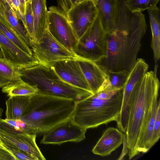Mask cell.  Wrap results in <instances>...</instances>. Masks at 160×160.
Instances as JSON below:
<instances>
[{
  "label": "cell",
  "instance_id": "cell-33",
  "mask_svg": "<svg viewBox=\"0 0 160 160\" xmlns=\"http://www.w3.org/2000/svg\"><path fill=\"white\" fill-rule=\"evenodd\" d=\"M122 144H123V149L120 156L118 158V160L122 159L128 152V150L127 146V139L125 133H124L123 141Z\"/></svg>",
  "mask_w": 160,
  "mask_h": 160
},
{
  "label": "cell",
  "instance_id": "cell-13",
  "mask_svg": "<svg viewBox=\"0 0 160 160\" xmlns=\"http://www.w3.org/2000/svg\"><path fill=\"white\" fill-rule=\"evenodd\" d=\"M148 64L142 58L137 61L128 74L122 88L123 98L122 106L118 120V123L122 125H126L128 115V103L131 93L134 88L148 71Z\"/></svg>",
  "mask_w": 160,
  "mask_h": 160
},
{
  "label": "cell",
  "instance_id": "cell-12",
  "mask_svg": "<svg viewBox=\"0 0 160 160\" xmlns=\"http://www.w3.org/2000/svg\"><path fill=\"white\" fill-rule=\"evenodd\" d=\"M50 68L61 79L67 83L92 92L76 58L56 61Z\"/></svg>",
  "mask_w": 160,
  "mask_h": 160
},
{
  "label": "cell",
  "instance_id": "cell-32",
  "mask_svg": "<svg viewBox=\"0 0 160 160\" xmlns=\"http://www.w3.org/2000/svg\"><path fill=\"white\" fill-rule=\"evenodd\" d=\"M0 160H16L15 157L0 145Z\"/></svg>",
  "mask_w": 160,
  "mask_h": 160
},
{
  "label": "cell",
  "instance_id": "cell-35",
  "mask_svg": "<svg viewBox=\"0 0 160 160\" xmlns=\"http://www.w3.org/2000/svg\"><path fill=\"white\" fill-rule=\"evenodd\" d=\"M3 111V109L2 108H0V120L1 119V117L2 115Z\"/></svg>",
  "mask_w": 160,
  "mask_h": 160
},
{
  "label": "cell",
  "instance_id": "cell-38",
  "mask_svg": "<svg viewBox=\"0 0 160 160\" xmlns=\"http://www.w3.org/2000/svg\"><path fill=\"white\" fill-rule=\"evenodd\" d=\"M7 2H8V3L10 4L11 6L12 4V1L11 0H6Z\"/></svg>",
  "mask_w": 160,
  "mask_h": 160
},
{
  "label": "cell",
  "instance_id": "cell-18",
  "mask_svg": "<svg viewBox=\"0 0 160 160\" xmlns=\"http://www.w3.org/2000/svg\"><path fill=\"white\" fill-rule=\"evenodd\" d=\"M0 10L4 20L31 48V40L23 25L19 22L15 12L6 0H0Z\"/></svg>",
  "mask_w": 160,
  "mask_h": 160
},
{
  "label": "cell",
  "instance_id": "cell-9",
  "mask_svg": "<svg viewBox=\"0 0 160 160\" xmlns=\"http://www.w3.org/2000/svg\"><path fill=\"white\" fill-rule=\"evenodd\" d=\"M48 14L47 29L49 32L62 45L74 53L78 40L65 14L56 7L52 6Z\"/></svg>",
  "mask_w": 160,
  "mask_h": 160
},
{
  "label": "cell",
  "instance_id": "cell-16",
  "mask_svg": "<svg viewBox=\"0 0 160 160\" xmlns=\"http://www.w3.org/2000/svg\"><path fill=\"white\" fill-rule=\"evenodd\" d=\"M77 60L92 92L94 93L100 88L108 78L106 70L94 61L77 57Z\"/></svg>",
  "mask_w": 160,
  "mask_h": 160
},
{
  "label": "cell",
  "instance_id": "cell-10",
  "mask_svg": "<svg viewBox=\"0 0 160 160\" xmlns=\"http://www.w3.org/2000/svg\"><path fill=\"white\" fill-rule=\"evenodd\" d=\"M98 14L95 4L91 0L78 2L65 13L78 40L92 24Z\"/></svg>",
  "mask_w": 160,
  "mask_h": 160
},
{
  "label": "cell",
  "instance_id": "cell-22",
  "mask_svg": "<svg viewBox=\"0 0 160 160\" xmlns=\"http://www.w3.org/2000/svg\"><path fill=\"white\" fill-rule=\"evenodd\" d=\"M115 0H95L94 3L106 32L114 26V10Z\"/></svg>",
  "mask_w": 160,
  "mask_h": 160
},
{
  "label": "cell",
  "instance_id": "cell-3",
  "mask_svg": "<svg viewBox=\"0 0 160 160\" xmlns=\"http://www.w3.org/2000/svg\"><path fill=\"white\" fill-rule=\"evenodd\" d=\"M76 102L38 92L31 95L24 115L20 119L29 132L43 135L59 123L71 118Z\"/></svg>",
  "mask_w": 160,
  "mask_h": 160
},
{
  "label": "cell",
  "instance_id": "cell-24",
  "mask_svg": "<svg viewBox=\"0 0 160 160\" xmlns=\"http://www.w3.org/2000/svg\"><path fill=\"white\" fill-rule=\"evenodd\" d=\"M0 29L16 45L28 55L33 56L31 48L5 20L0 16Z\"/></svg>",
  "mask_w": 160,
  "mask_h": 160
},
{
  "label": "cell",
  "instance_id": "cell-7",
  "mask_svg": "<svg viewBox=\"0 0 160 160\" xmlns=\"http://www.w3.org/2000/svg\"><path fill=\"white\" fill-rule=\"evenodd\" d=\"M33 56L39 64L50 67L55 62L75 58V54L62 45L47 29L37 42L32 44Z\"/></svg>",
  "mask_w": 160,
  "mask_h": 160
},
{
  "label": "cell",
  "instance_id": "cell-21",
  "mask_svg": "<svg viewBox=\"0 0 160 160\" xmlns=\"http://www.w3.org/2000/svg\"><path fill=\"white\" fill-rule=\"evenodd\" d=\"M23 68L0 56V88L21 78Z\"/></svg>",
  "mask_w": 160,
  "mask_h": 160
},
{
  "label": "cell",
  "instance_id": "cell-40",
  "mask_svg": "<svg viewBox=\"0 0 160 160\" xmlns=\"http://www.w3.org/2000/svg\"></svg>",
  "mask_w": 160,
  "mask_h": 160
},
{
  "label": "cell",
  "instance_id": "cell-8",
  "mask_svg": "<svg viewBox=\"0 0 160 160\" xmlns=\"http://www.w3.org/2000/svg\"><path fill=\"white\" fill-rule=\"evenodd\" d=\"M36 134L17 130L0 120V141L18 147L37 160L46 159L37 145Z\"/></svg>",
  "mask_w": 160,
  "mask_h": 160
},
{
  "label": "cell",
  "instance_id": "cell-37",
  "mask_svg": "<svg viewBox=\"0 0 160 160\" xmlns=\"http://www.w3.org/2000/svg\"><path fill=\"white\" fill-rule=\"evenodd\" d=\"M0 16L4 19V17L3 15L0 10Z\"/></svg>",
  "mask_w": 160,
  "mask_h": 160
},
{
  "label": "cell",
  "instance_id": "cell-28",
  "mask_svg": "<svg viewBox=\"0 0 160 160\" xmlns=\"http://www.w3.org/2000/svg\"><path fill=\"white\" fill-rule=\"evenodd\" d=\"M25 18V28L31 40L32 44L34 40V19L32 9L31 1L26 6Z\"/></svg>",
  "mask_w": 160,
  "mask_h": 160
},
{
  "label": "cell",
  "instance_id": "cell-39",
  "mask_svg": "<svg viewBox=\"0 0 160 160\" xmlns=\"http://www.w3.org/2000/svg\"><path fill=\"white\" fill-rule=\"evenodd\" d=\"M83 0H78L79 2H80V1H83ZM92 0V1H93L94 2V1H95V0Z\"/></svg>",
  "mask_w": 160,
  "mask_h": 160
},
{
  "label": "cell",
  "instance_id": "cell-11",
  "mask_svg": "<svg viewBox=\"0 0 160 160\" xmlns=\"http://www.w3.org/2000/svg\"><path fill=\"white\" fill-rule=\"evenodd\" d=\"M87 131V129L75 123L70 118L44 133L40 143L60 145L69 142H79L85 138Z\"/></svg>",
  "mask_w": 160,
  "mask_h": 160
},
{
  "label": "cell",
  "instance_id": "cell-5",
  "mask_svg": "<svg viewBox=\"0 0 160 160\" xmlns=\"http://www.w3.org/2000/svg\"><path fill=\"white\" fill-rule=\"evenodd\" d=\"M21 78L24 81L35 86L38 92L77 102L93 93L75 87L61 79L49 67L38 64L22 69Z\"/></svg>",
  "mask_w": 160,
  "mask_h": 160
},
{
  "label": "cell",
  "instance_id": "cell-1",
  "mask_svg": "<svg viewBox=\"0 0 160 160\" xmlns=\"http://www.w3.org/2000/svg\"><path fill=\"white\" fill-rule=\"evenodd\" d=\"M126 0H115L114 26L106 32V57L98 62L108 72L128 74L135 64L147 28L144 15L132 12Z\"/></svg>",
  "mask_w": 160,
  "mask_h": 160
},
{
  "label": "cell",
  "instance_id": "cell-15",
  "mask_svg": "<svg viewBox=\"0 0 160 160\" xmlns=\"http://www.w3.org/2000/svg\"><path fill=\"white\" fill-rule=\"evenodd\" d=\"M124 133L119 129L110 127L106 129L92 150L102 157L108 156L122 143Z\"/></svg>",
  "mask_w": 160,
  "mask_h": 160
},
{
  "label": "cell",
  "instance_id": "cell-23",
  "mask_svg": "<svg viewBox=\"0 0 160 160\" xmlns=\"http://www.w3.org/2000/svg\"><path fill=\"white\" fill-rule=\"evenodd\" d=\"M2 91L10 97L30 96L37 93L38 90L35 86L31 85L21 78L3 87Z\"/></svg>",
  "mask_w": 160,
  "mask_h": 160
},
{
  "label": "cell",
  "instance_id": "cell-14",
  "mask_svg": "<svg viewBox=\"0 0 160 160\" xmlns=\"http://www.w3.org/2000/svg\"><path fill=\"white\" fill-rule=\"evenodd\" d=\"M0 56L23 68L39 64L33 56H30L22 50L8 38L0 29Z\"/></svg>",
  "mask_w": 160,
  "mask_h": 160
},
{
  "label": "cell",
  "instance_id": "cell-26",
  "mask_svg": "<svg viewBox=\"0 0 160 160\" xmlns=\"http://www.w3.org/2000/svg\"><path fill=\"white\" fill-rule=\"evenodd\" d=\"M159 0H126L125 3L132 12H142L157 7Z\"/></svg>",
  "mask_w": 160,
  "mask_h": 160
},
{
  "label": "cell",
  "instance_id": "cell-34",
  "mask_svg": "<svg viewBox=\"0 0 160 160\" xmlns=\"http://www.w3.org/2000/svg\"><path fill=\"white\" fill-rule=\"evenodd\" d=\"M21 4L20 10L22 14L25 16L26 7L25 0H19Z\"/></svg>",
  "mask_w": 160,
  "mask_h": 160
},
{
  "label": "cell",
  "instance_id": "cell-31",
  "mask_svg": "<svg viewBox=\"0 0 160 160\" xmlns=\"http://www.w3.org/2000/svg\"><path fill=\"white\" fill-rule=\"evenodd\" d=\"M58 8L66 13L71 8L79 1L78 0H57Z\"/></svg>",
  "mask_w": 160,
  "mask_h": 160
},
{
  "label": "cell",
  "instance_id": "cell-20",
  "mask_svg": "<svg viewBox=\"0 0 160 160\" xmlns=\"http://www.w3.org/2000/svg\"><path fill=\"white\" fill-rule=\"evenodd\" d=\"M30 96L9 97L6 101V118L13 119H21L25 114L28 107Z\"/></svg>",
  "mask_w": 160,
  "mask_h": 160
},
{
  "label": "cell",
  "instance_id": "cell-25",
  "mask_svg": "<svg viewBox=\"0 0 160 160\" xmlns=\"http://www.w3.org/2000/svg\"><path fill=\"white\" fill-rule=\"evenodd\" d=\"M160 103L158 96L155 98L153 104L150 119L147 125L142 140L140 144L139 152L145 153L150 149L149 144L155 121L157 108Z\"/></svg>",
  "mask_w": 160,
  "mask_h": 160
},
{
  "label": "cell",
  "instance_id": "cell-30",
  "mask_svg": "<svg viewBox=\"0 0 160 160\" xmlns=\"http://www.w3.org/2000/svg\"><path fill=\"white\" fill-rule=\"evenodd\" d=\"M160 137V103L157 108L155 121L150 139V149L158 140Z\"/></svg>",
  "mask_w": 160,
  "mask_h": 160
},
{
  "label": "cell",
  "instance_id": "cell-27",
  "mask_svg": "<svg viewBox=\"0 0 160 160\" xmlns=\"http://www.w3.org/2000/svg\"><path fill=\"white\" fill-rule=\"evenodd\" d=\"M0 145L11 153L16 160H37L32 156L15 146L1 142Z\"/></svg>",
  "mask_w": 160,
  "mask_h": 160
},
{
  "label": "cell",
  "instance_id": "cell-36",
  "mask_svg": "<svg viewBox=\"0 0 160 160\" xmlns=\"http://www.w3.org/2000/svg\"><path fill=\"white\" fill-rule=\"evenodd\" d=\"M31 1V0H25L26 7L27 5Z\"/></svg>",
  "mask_w": 160,
  "mask_h": 160
},
{
  "label": "cell",
  "instance_id": "cell-4",
  "mask_svg": "<svg viewBox=\"0 0 160 160\" xmlns=\"http://www.w3.org/2000/svg\"><path fill=\"white\" fill-rule=\"evenodd\" d=\"M122 98V88L98 91L76 102L71 118L75 123L87 129L116 122L121 110Z\"/></svg>",
  "mask_w": 160,
  "mask_h": 160
},
{
  "label": "cell",
  "instance_id": "cell-29",
  "mask_svg": "<svg viewBox=\"0 0 160 160\" xmlns=\"http://www.w3.org/2000/svg\"><path fill=\"white\" fill-rule=\"evenodd\" d=\"M107 72L112 86L117 88H122L128 74L124 72Z\"/></svg>",
  "mask_w": 160,
  "mask_h": 160
},
{
  "label": "cell",
  "instance_id": "cell-2",
  "mask_svg": "<svg viewBox=\"0 0 160 160\" xmlns=\"http://www.w3.org/2000/svg\"><path fill=\"white\" fill-rule=\"evenodd\" d=\"M157 71H148L135 86L129 97L125 133L129 159L140 153L139 147L150 118L153 101L158 96L160 82Z\"/></svg>",
  "mask_w": 160,
  "mask_h": 160
},
{
  "label": "cell",
  "instance_id": "cell-6",
  "mask_svg": "<svg viewBox=\"0 0 160 160\" xmlns=\"http://www.w3.org/2000/svg\"><path fill=\"white\" fill-rule=\"evenodd\" d=\"M106 34L98 14L94 21L78 40L74 52L77 57L98 62L106 56Z\"/></svg>",
  "mask_w": 160,
  "mask_h": 160
},
{
  "label": "cell",
  "instance_id": "cell-17",
  "mask_svg": "<svg viewBox=\"0 0 160 160\" xmlns=\"http://www.w3.org/2000/svg\"><path fill=\"white\" fill-rule=\"evenodd\" d=\"M31 4L34 29V40L32 44L39 41L47 29L48 14L46 0H31Z\"/></svg>",
  "mask_w": 160,
  "mask_h": 160
},
{
  "label": "cell",
  "instance_id": "cell-19",
  "mask_svg": "<svg viewBox=\"0 0 160 160\" xmlns=\"http://www.w3.org/2000/svg\"><path fill=\"white\" fill-rule=\"evenodd\" d=\"M152 32L151 46L152 50L156 65L160 58V10L157 7L147 10Z\"/></svg>",
  "mask_w": 160,
  "mask_h": 160
}]
</instances>
